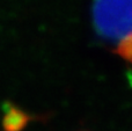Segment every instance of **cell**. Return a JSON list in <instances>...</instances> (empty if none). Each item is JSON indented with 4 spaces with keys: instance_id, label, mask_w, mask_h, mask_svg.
<instances>
[{
    "instance_id": "cell-3",
    "label": "cell",
    "mask_w": 132,
    "mask_h": 131,
    "mask_svg": "<svg viewBox=\"0 0 132 131\" xmlns=\"http://www.w3.org/2000/svg\"><path fill=\"white\" fill-rule=\"evenodd\" d=\"M115 51L124 60L132 64V32L128 34L117 42Z\"/></svg>"
},
{
    "instance_id": "cell-1",
    "label": "cell",
    "mask_w": 132,
    "mask_h": 131,
    "mask_svg": "<svg viewBox=\"0 0 132 131\" xmlns=\"http://www.w3.org/2000/svg\"><path fill=\"white\" fill-rule=\"evenodd\" d=\"M93 20L101 36L118 42L132 32V0H94Z\"/></svg>"
},
{
    "instance_id": "cell-2",
    "label": "cell",
    "mask_w": 132,
    "mask_h": 131,
    "mask_svg": "<svg viewBox=\"0 0 132 131\" xmlns=\"http://www.w3.org/2000/svg\"><path fill=\"white\" fill-rule=\"evenodd\" d=\"M27 122L28 118L24 114H22V111L9 110L5 118L4 128L6 131H20Z\"/></svg>"
}]
</instances>
